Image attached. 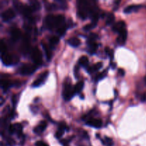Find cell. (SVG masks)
Listing matches in <instances>:
<instances>
[{"label": "cell", "mask_w": 146, "mask_h": 146, "mask_svg": "<svg viewBox=\"0 0 146 146\" xmlns=\"http://www.w3.org/2000/svg\"><path fill=\"white\" fill-rule=\"evenodd\" d=\"M36 67L37 66H36L34 64H25L21 66L19 69V73L21 75L23 76L31 75L36 70Z\"/></svg>", "instance_id": "6da1fadb"}, {"label": "cell", "mask_w": 146, "mask_h": 146, "mask_svg": "<svg viewBox=\"0 0 146 146\" xmlns=\"http://www.w3.org/2000/svg\"><path fill=\"white\" fill-rule=\"evenodd\" d=\"M31 58L36 66L41 65L42 63V57L40 50L37 47H34L31 50Z\"/></svg>", "instance_id": "7a4b0ae2"}, {"label": "cell", "mask_w": 146, "mask_h": 146, "mask_svg": "<svg viewBox=\"0 0 146 146\" xmlns=\"http://www.w3.org/2000/svg\"><path fill=\"white\" fill-rule=\"evenodd\" d=\"M74 94H75L74 87L71 86L70 84H65L64 87V91H63V97H64V100L69 101L74 96Z\"/></svg>", "instance_id": "3957f363"}, {"label": "cell", "mask_w": 146, "mask_h": 146, "mask_svg": "<svg viewBox=\"0 0 146 146\" xmlns=\"http://www.w3.org/2000/svg\"><path fill=\"white\" fill-rule=\"evenodd\" d=\"M1 17L4 22H8L15 17V12L12 9L9 8L1 13Z\"/></svg>", "instance_id": "277c9868"}, {"label": "cell", "mask_w": 146, "mask_h": 146, "mask_svg": "<svg viewBox=\"0 0 146 146\" xmlns=\"http://www.w3.org/2000/svg\"><path fill=\"white\" fill-rule=\"evenodd\" d=\"M55 19L56 16L53 15V14H48L45 17L44 19V22H45V25L48 29H52L55 28Z\"/></svg>", "instance_id": "5b68a950"}, {"label": "cell", "mask_w": 146, "mask_h": 146, "mask_svg": "<svg viewBox=\"0 0 146 146\" xmlns=\"http://www.w3.org/2000/svg\"><path fill=\"white\" fill-rule=\"evenodd\" d=\"M48 72L46 71H44V72H43L41 74H40L39 76L36 78V80L32 83L31 86H32L33 87L40 86L41 84H44L46 78L47 76H48Z\"/></svg>", "instance_id": "8992f818"}, {"label": "cell", "mask_w": 146, "mask_h": 146, "mask_svg": "<svg viewBox=\"0 0 146 146\" xmlns=\"http://www.w3.org/2000/svg\"><path fill=\"white\" fill-rule=\"evenodd\" d=\"M1 58L3 64L6 66L11 65L12 63L14 62V57L11 55H10L9 54H8V53H5V54H1Z\"/></svg>", "instance_id": "52a82bcc"}, {"label": "cell", "mask_w": 146, "mask_h": 146, "mask_svg": "<svg viewBox=\"0 0 146 146\" xmlns=\"http://www.w3.org/2000/svg\"><path fill=\"white\" fill-rule=\"evenodd\" d=\"M127 38V30L123 29V31H121V32L118 33V36L117 38V43H118L119 45H124L126 41Z\"/></svg>", "instance_id": "ba28073f"}, {"label": "cell", "mask_w": 146, "mask_h": 146, "mask_svg": "<svg viewBox=\"0 0 146 146\" xmlns=\"http://www.w3.org/2000/svg\"><path fill=\"white\" fill-rule=\"evenodd\" d=\"M29 50V38L27 36H25L21 46V52L24 54H27Z\"/></svg>", "instance_id": "9c48e42d"}, {"label": "cell", "mask_w": 146, "mask_h": 146, "mask_svg": "<svg viewBox=\"0 0 146 146\" xmlns=\"http://www.w3.org/2000/svg\"><path fill=\"white\" fill-rule=\"evenodd\" d=\"M11 36L13 41H18V40L21 37V30L18 28H14L11 31Z\"/></svg>", "instance_id": "30bf717a"}, {"label": "cell", "mask_w": 146, "mask_h": 146, "mask_svg": "<svg viewBox=\"0 0 146 146\" xmlns=\"http://www.w3.org/2000/svg\"><path fill=\"white\" fill-rule=\"evenodd\" d=\"M86 124L88 125H89V126L99 128L102 126V121L99 119H94V118H92V119L88 120L86 122Z\"/></svg>", "instance_id": "8fae6325"}, {"label": "cell", "mask_w": 146, "mask_h": 146, "mask_svg": "<svg viewBox=\"0 0 146 146\" xmlns=\"http://www.w3.org/2000/svg\"><path fill=\"white\" fill-rule=\"evenodd\" d=\"M125 24L124 23V21H120L118 22H117L116 24H114V26L113 27V31H114L115 32L120 33L121 31H123V29H125Z\"/></svg>", "instance_id": "7c38bea8"}, {"label": "cell", "mask_w": 146, "mask_h": 146, "mask_svg": "<svg viewBox=\"0 0 146 146\" xmlns=\"http://www.w3.org/2000/svg\"><path fill=\"white\" fill-rule=\"evenodd\" d=\"M47 123L45 121H42L41 122H40V123L34 129V132L36 133H42L44 130L46 128Z\"/></svg>", "instance_id": "4fadbf2b"}, {"label": "cell", "mask_w": 146, "mask_h": 146, "mask_svg": "<svg viewBox=\"0 0 146 146\" xmlns=\"http://www.w3.org/2000/svg\"><path fill=\"white\" fill-rule=\"evenodd\" d=\"M141 7H142L141 5H135V4L129 5L124 9V13H125V14H129V13L133 12V11H137L138 9H140L141 8Z\"/></svg>", "instance_id": "5bb4252c"}, {"label": "cell", "mask_w": 146, "mask_h": 146, "mask_svg": "<svg viewBox=\"0 0 146 146\" xmlns=\"http://www.w3.org/2000/svg\"><path fill=\"white\" fill-rule=\"evenodd\" d=\"M64 16L62 14H58V15L56 16L55 19V27L57 28H59L60 27L63 26L64 24Z\"/></svg>", "instance_id": "9a60e30c"}, {"label": "cell", "mask_w": 146, "mask_h": 146, "mask_svg": "<svg viewBox=\"0 0 146 146\" xmlns=\"http://www.w3.org/2000/svg\"><path fill=\"white\" fill-rule=\"evenodd\" d=\"M32 11L33 10L31 9L30 6H27L24 4V5H23L22 7V9H21V12L20 13L22 14L23 15L25 16V17H29V16L31 14V13H32Z\"/></svg>", "instance_id": "2e32d148"}, {"label": "cell", "mask_w": 146, "mask_h": 146, "mask_svg": "<svg viewBox=\"0 0 146 146\" xmlns=\"http://www.w3.org/2000/svg\"><path fill=\"white\" fill-rule=\"evenodd\" d=\"M41 46H42V48L43 49H44V53H45L46 58V59L48 60V61H49L51 58V51H50L49 47H48L46 44H44V43L43 42L41 43Z\"/></svg>", "instance_id": "e0dca14e"}, {"label": "cell", "mask_w": 146, "mask_h": 146, "mask_svg": "<svg viewBox=\"0 0 146 146\" xmlns=\"http://www.w3.org/2000/svg\"><path fill=\"white\" fill-rule=\"evenodd\" d=\"M68 43L70 46L74 47H77L81 44V41L78 39V38H76V37H72V38H70L68 40Z\"/></svg>", "instance_id": "ac0fdd59"}, {"label": "cell", "mask_w": 146, "mask_h": 146, "mask_svg": "<svg viewBox=\"0 0 146 146\" xmlns=\"http://www.w3.org/2000/svg\"><path fill=\"white\" fill-rule=\"evenodd\" d=\"M29 6L31 8V9L34 11H37L41 8V4L36 0H31L29 1Z\"/></svg>", "instance_id": "d6986e66"}, {"label": "cell", "mask_w": 146, "mask_h": 146, "mask_svg": "<svg viewBox=\"0 0 146 146\" xmlns=\"http://www.w3.org/2000/svg\"><path fill=\"white\" fill-rule=\"evenodd\" d=\"M78 64L83 67H87L88 65V58L86 56H82L78 60Z\"/></svg>", "instance_id": "ffe728a7"}, {"label": "cell", "mask_w": 146, "mask_h": 146, "mask_svg": "<svg viewBox=\"0 0 146 146\" xmlns=\"http://www.w3.org/2000/svg\"><path fill=\"white\" fill-rule=\"evenodd\" d=\"M102 66H103L102 63L98 62V63H97V64H96L95 65L93 66L88 67V71L89 73H93V72H94V71H98V70H99L100 68L102 67Z\"/></svg>", "instance_id": "44dd1931"}, {"label": "cell", "mask_w": 146, "mask_h": 146, "mask_svg": "<svg viewBox=\"0 0 146 146\" xmlns=\"http://www.w3.org/2000/svg\"><path fill=\"white\" fill-rule=\"evenodd\" d=\"M84 81H78L74 86V91H75V94H79L82 89L84 88Z\"/></svg>", "instance_id": "7402d4cb"}, {"label": "cell", "mask_w": 146, "mask_h": 146, "mask_svg": "<svg viewBox=\"0 0 146 146\" xmlns=\"http://www.w3.org/2000/svg\"><path fill=\"white\" fill-rule=\"evenodd\" d=\"M88 48H89V52L91 54H94V52L96 51V50L97 49V44L95 42V41H93V42H90L88 43Z\"/></svg>", "instance_id": "603a6c76"}, {"label": "cell", "mask_w": 146, "mask_h": 146, "mask_svg": "<svg viewBox=\"0 0 146 146\" xmlns=\"http://www.w3.org/2000/svg\"><path fill=\"white\" fill-rule=\"evenodd\" d=\"M114 21H115V16L113 15V14H112V13L108 14V15H107L106 21L107 25H110V24H113Z\"/></svg>", "instance_id": "cb8c5ba5"}, {"label": "cell", "mask_w": 146, "mask_h": 146, "mask_svg": "<svg viewBox=\"0 0 146 146\" xmlns=\"http://www.w3.org/2000/svg\"><path fill=\"white\" fill-rule=\"evenodd\" d=\"M58 41H59V38L56 36H53L49 38V43L51 46H54L55 45H56Z\"/></svg>", "instance_id": "d4e9b609"}, {"label": "cell", "mask_w": 146, "mask_h": 146, "mask_svg": "<svg viewBox=\"0 0 146 146\" xmlns=\"http://www.w3.org/2000/svg\"><path fill=\"white\" fill-rule=\"evenodd\" d=\"M11 83L7 80H1V86L4 90H7L9 87L11 86Z\"/></svg>", "instance_id": "484cf974"}, {"label": "cell", "mask_w": 146, "mask_h": 146, "mask_svg": "<svg viewBox=\"0 0 146 146\" xmlns=\"http://www.w3.org/2000/svg\"><path fill=\"white\" fill-rule=\"evenodd\" d=\"M66 28L67 27L66 26V24H64L63 26L60 27L59 28H58V29H57V33L58 34V35L59 36L64 35L66 31Z\"/></svg>", "instance_id": "4316f807"}, {"label": "cell", "mask_w": 146, "mask_h": 146, "mask_svg": "<svg viewBox=\"0 0 146 146\" xmlns=\"http://www.w3.org/2000/svg\"><path fill=\"white\" fill-rule=\"evenodd\" d=\"M7 47L5 42L4 41V40H1V42H0V50H1V54H3L7 53Z\"/></svg>", "instance_id": "83f0119b"}, {"label": "cell", "mask_w": 146, "mask_h": 146, "mask_svg": "<svg viewBox=\"0 0 146 146\" xmlns=\"http://www.w3.org/2000/svg\"><path fill=\"white\" fill-rule=\"evenodd\" d=\"M96 26V24H95V23H93L91 22V24H86V26H84V29L85 30V31H89V30H91V29L94 28V27Z\"/></svg>", "instance_id": "f1b7e54d"}, {"label": "cell", "mask_w": 146, "mask_h": 146, "mask_svg": "<svg viewBox=\"0 0 146 146\" xmlns=\"http://www.w3.org/2000/svg\"><path fill=\"white\" fill-rule=\"evenodd\" d=\"M106 53L111 57V58H113V51L112 49H111L108 47H106Z\"/></svg>", "instance_id": "f546056e"}, {"label": "cell", "mask_w": 146, "mask_h": 146, "mask_svg": "<svg viewBox=\"0 0 146 146\" xmlns=\"http://www.w3.org/2000/svg\"><path fill=\"white\" fill-rule=\"evenodd\" d=\"M64 131L63 130H61V129H58V131H56V133L55 134V137L56 138H60L61 136L63 135V134H64Z\"/></svg>", "instance_id": "4dcf8cb0"}, {"label": "cell", "mask_w": 146, "mask_h": 146, "mask_svg": "<svg viewBox=\"0 0 146 146\" xmlns=\"http://www.w3.org/2000/svg\"><path fill=\"white\" fill-rule=\"evenodd\" d=\"M104 144H106L108 146H112L113 145V141L111 138H105V141H104Z\"/></svg>", "instance_id": "1f68e13d"}, {"label": "cell", "mask_w": 146, "mask_h": 146, "mask_svg": "<svg viewBox=\"0 0 146 146\" xmlns=\"http://www.w3.org/2000/svg\"><path fill=\"white\" fill-rule=\"evenodd\" d=\"M16 131V128H15V125H10L9 126V133L10 134H13Z\"/></svg>", "instance_id": "d6a6232c"}, {"label": "cell", "mask_w": 146, "mask_h": 146, "mask_svg": "<svg viewBox=\"0 0 146 146\" xmlns=\"http://www.w3.org/2000/svg\"><path fill=\"white\" fill-rule=\"evenodd\" d=\"M36 146H48L46 143H45L43 141H37L36 143Z\"/></svg>", "instance_id": "836d02e7"}, {"label": "cell", "mask_w": 146, "mask_h": 146, "mask_svg": "<svg viewBox=\"0 0 146 146\" xmlns=\"http://www.w3.org/2000/svg\"><path fill=\"white\" fill-rule=\"evenodd\" d=\"M106 73H107V71H104V72L101 73V74H100L99 75H98V79H101V78H104V77L106 76Z\"/></svg>", "instance_id": "e575fe53"}, {"label": "cell", "mask_w": 146, "mask_h": 146, "mask_svg": "<svg viewBox=\"0 0 146 146\" xmlns=\"http://www.w3.org/2000/svg\"><path fill=\"white\" fill-rule=\"evenodd\" d=\"M7 143H8V144L10 146H13V145H15V142H14V140L11 139V138H9V139H8V141H7Z\"/></svg>", "instance_id": "d590c367"}, {"label": "cell", "mask_w": 146, "mask_h": 146, "mask_svg": "<svg viewBox=\"0 0 146 146\" xmlns=\"http://www.w3.org/2000/svg\"><path fill=\"white\" fill-rule=\"evenodd\" d=\"M118 73H119V74L121 76H123L124 74H125V71H124L123 68H120V69L118 70Z\"/></svg>", "instance_id": "8d00e7d4"}, {"label": "cell", "mask_w": 146, "mask_h": 146, "mask_svg": "<svg viewBox=\"0 0 146 146\" xmlns=\"http://www.w3.org/2000/svg\"><path fill=\"white\" fill-rule=\"evenodd\" d=\"M16 101H16V96L14 95V96H13L12 98H11V102L13 103V104H14V105H15Z\"/></svg>", "instance_id": "74e56055"}, {"label": "cell", "mask_w": 146, "mask_h": 146, "mask_svg": "<svg viewBox=\"0 0 146 146\" xmlns=\"http://www.w3.org/2000/svg\"><path fill=\"white\" fill-rule=\"evenodd\" d=\"M141 100H142V101H145V100H146V94H143V95L142 96Z\"/></svg>", "instance_id": "f35d334b"}, {"label": "cell", "mask_w": 146, "mask_h": 146, "mask_svg": "<svg viewBox=\"0 0 146 146\" xmlns=\"http://www.w3.org/2000/svg\"><path fill=\"white\" fill-rule=\"evenodd\" d=\"M144 81H145V84H146V76H145V78H144Z\"/></svg>", "instance_id": "ab89813d"}]
</instances>
